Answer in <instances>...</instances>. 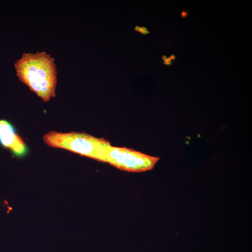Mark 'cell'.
Returning a JSON list of instances; mask_svg holds the SVG:
<instances>
[{
	"label": "cell",
	"instance_id": "obj_6",
	"mask_svg": "<svg viewBox=\"0 0 252 252\" xmlns=\"http://www.w3.org/2000/svg\"><path fill=\"white\" fill-rule=\"evenodd\" d=\"M162 59L164 60V64L166 65H170L171 64V60L170 59V57H167L165 56L164 55L162 57Z\"/></svg>",
	"mask_w": 252,
	"mask_h": 252
},
{
	"label": "cell",
	"instance_id": "obj_3",
	"mask_svg": "<svg viewBox=\"0 0 252 252\" xmlns=\"http://www.w3.org/2000/svg\"><path fill=\"white\" fill-rule=\"evenodd\" d=\"M159 157L149 156L132 149L109 146L105 154L106 163L122 171L142 172L150 171Z\"/></svg>",
	"mask_w": 252,
	"mask_h": 252
},
{
	"label": "cell",
	"instance_id": "obj_5",
	"mask_svg": "<svg viewBox=\"0 0 252 252\" xmlns=\"http://www.w3.org/2000/svg\"><path fill=\"white\" fill-rule=\"evenodd\" d=\"M134 30L137 32L140 33L144 35H146L149 34V30L147 29V28L145 27H140L139 26H136L134 27Z\"/></svg>",
	"mask_w": 252,
	"mask_h": 252
},
{
	"label": "cell",
	"instance_id": "obj_7",
	"mask_svg": "<svg viewBox=\"0 0 252 252\" xmlns=\"http://www.w3.org/2000/svg\"><path fill=\"white\" fill-rule=\"evenodd\" d=\"M188 15V12L186 11H183L182 13H181V17H182V18H186V17H187Z\"/></svg>",
	"mask_w": 252,
	"mask_h": 252
},
{
	"label": "cell",
	"instance_id": "obj_8",
	"mask_svg": "<svg viewBox=\"0 0 252 252\" xmlns=\"http://www.w3.org/2000/svg\"><path fill=\"white\" fill-rule=\"evenodd\" d=\"M169 57H170L171 60H175L176 59V57L174 55H173V54H172V55H171Z\"/></svg>",
	"mask_w": 252,
	"mask_h": 252
},
{
	"label": "cell",
	"instance_id": "obj_1",
	"mask_svg": "<svg viewBox=\"0 0 252 252\" xmlns=\"http://www.w3.org/2000/svg\"><path fill=\"white\" fill-rule=\"evenodd\" d=\"M15 67L20 81L44 102L56 96L57 67L50 54L45 52L23 53Z\"/></svg>",
	"mask_w": 252,
	"mask_h": 252
},
{
	"label": "cell",
	"instance_id": "obj_2",
	"mask_svg": "<svg viewBox=\"0 0 252 252\" xmlns=\"http://www.w3.org/2000/svg\"><path fill=\"white\" fill-rule=\"evenodd\" d=\"M43 141L51 148L65 149L103 163H106L105 154L111 145L104 139L82 132L50 131L43 136Z\"/></svg>",
	"mask_w": 252,
	"mask_h": 252
},
{
	"label": "cell",
	"instance_id": "obj_4",
	"mask_svg": "<svg viewBox=\"0 0 252 252\" xmlns=\"http://www.w3.org/2000/svg\"><path fill=\"white\" fill-rule=\"evenodd\" d=\"M0 144L17 157L23 156L28 152L25 142L16 133L12 124L5 120H0Z\"/></svg>",
	"mask_w": 252,
	"mask_h": 252
}]
</instances>
